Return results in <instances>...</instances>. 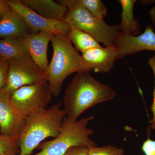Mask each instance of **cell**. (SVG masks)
Returning <instances> with one entry per match:
<instances>
[{
	"instance_id": "5",
	"label": "cell",
	"mask_w": 155,
	"mask_h": 155,
	"mask_svg": "<svg viewBox=\"0 0 155 155\" xmlns=\"http://www.w3.org/2000/svg\"><path fill=\"white\" fill-rule=\"evenodd\" d=\"M61 2L60 4L68 8L64 21L71 28L88 34L106 47L114 45L116 35L119 31L118 25H108L104 19L94 17L78 0Z\"/></svg>"
},
{
	"instance_id": "26",
	"label": "cell",
	"mask_w": 155,
	"mask_h": 155,
	"mask_svg": "<svg viewBox=\"0 0 155 155\" xmlns=\"http://www.w3.org/2000/svg\"><path fill=\"white\" fill-rule=\"evenodd\" d=\"M151 21L153 23V26L155 29V5L148 12Z\"/></svg>"
},
{
	"instance_id": "23",
	"label": "cell",
	"mask_w": 155,
	"mask_h": 155,
	"mask_svg": "<svg viewBox=\"0 0 155 155\" xmlns=\"http://www.w3.org/2000/svg\"><path fill=\"white\" fill-rule=\"evenodd\" d=\"M141 150L144 155H155V140L148 137L143 143Z\"/></svg>"
},
{
	"instance_id": "10",
	"label": "cell",
	"mask_w": 155,
	"mask_h": 155,
	"mask_svg": "<svg viewBox=\"0 0 155 155\" xmlns=\"http://www.w3.org/2000/svg\"><path fill=\"white\" fill-rule=\"evenodd\" d=\"M27 118L14 105L11 95L0 89V133L10 137H18Z\"/></svg>"
},
{
	"instance_id": "16",
	"label": "cell",
	"mask_w": 155,
	"mask_h": 155,
	"mask_svg": "<svg viewBox=\"0 0 155 155\" xmlns=\"http://www.w3.org/2000/svg\"><path fill=\"white\" fill-rule=\"evenodd\" d=\"M24 55L29 54L19 39L0 38V58L9 61Z\"/></svg>"
},
{
	"instance_id": "1",
	"label": "cell",
	"mask_w": 155,
	"mask_h": 155,
	"mask_svg": "<svg viewBox=\"0 0 155 155\" xmlns=\"http://www.w3.org/2000/svg\"><path fill=\"white\" fill-rule=\"evenodd\" d=\"M110 86L92 77L88 71L76 73L64 91L63 104L66 116L77 120L85 111L116 96Z\"/></svg>"
},
{
	"instance_id": "6",
	"label": "cell",
	"mask_w": 155,
	"mask_h": 155,
	"mask_svg": "<svg viewBox=\"0 0 155 155\" xmlns=\"http://www.w3.org/2000/svg\"><path fill=\"white\" fill-rule=\"evenodd\" d=\"M5 84L2 89L12 94L22 87L48 82L46 75L29 55H24L8 61Z\"/></svg>"
},
{
	"instance_id": "18",
	"label": "cell",
	"mask_w": 155,
	"mask_h": 155,
	"mask_svg": "<svg viewBox=\"0 0 155 155\" xmlns=\"http://www.w3.org/2000/svg\"><path fill=\"white\" fill-rule=\"evenodd\" d=\"M18 137H10L0 133V155H19Z\"/></svg>"
},
{
	"instance_id": "14",
	"label": "cell",
	"mask_w": 155,
	"mask_h": 155,
	"mask_svg": "<svg viewBox=\"0 0 155 155\" xmlns=\"http://www.w3.org/2000/svg\"><path fill=\"white\" fill-rule=\"evenodd\" d=\"M42 17L56 21H64L68 8L52 0H20Z\"/></svg>"
},
{
	"instance_id": "3",
	"label": "cell",
	"mask_w": 155,
	"mask_h": 155,
	"mask_svg": "<svg viewBox=\"0 0 155 155\" xmlns=\"http://www.w3.org/2000/svg\"><path fill=\"white\" fill-rule=\"evenodd\" d=\"M51 41L53 57L46 75L52 94L57 97L68 76L75 72L89 71L67 35L54 34Z\"/></svg>"
},
{
	"instance_id": "9",
	"label": "cell",
	"mask_w": 155,
	"mask_h": 155,
	"mask_svg": "<svg viewBox=\"0 0 155 155\" xmlns=\"http://www.w3.org/2000/svg\"><path fill=\"white\" fill-rule=\"evenodd\" d=\"M153 25H148L144 32L137 36L119 31L115 39L116 60L143 51H155V32Z\"/></svg>"
},
{
	"instance_id": "13",
	"label": "cell",
	"mask_w": 155,
	"mask_h": 155,
	"mask_svg": "<svg viewBox=\"0 0 155 155\" xmlns=\"http://www.w3.org/2000/svg\"><path fill=\"white\" fill-rule=\"evenodd\" d=\"M30 30L24 19L11 8L0 19V38L20 39Z\"/></svg>"
},
{
	"instance_id": "2",
	"label": "cell",
	"mask_w": 155,
	"mask_h": 155,
	"mask_svg": "<svg viewBox=\"0 0 155 155\" xmlns=\"http://www.w3.org/2000/svg\"><path fill=\"white\" fill-rule=\"evenodd\" d=\"M61 105V103H57L27 117L17 139L19 155H31L45 139L59 135L66 116Z\"/></svg>"
},
{
	"instance_id": "22",
	"label": "cell",
	"mask_w": 155,
	"mask_h": 155,
	"mask_svg": "<svg viewBox=\"0 0 155 155\" xmlns=\"http://www.w3.org/2000/svg\"><path fill=\"white\" fill-rule=\"evenodd\" d=\"M8 65V61L0 58V89L2 88L5 84Z\"/></svg>"
},
{
	"instance_id": "7",
	"label": "cell",
	"mask_w": 155,
	"mask_h": 155,
	"mask_svg": "<svg viewBox=\"0 0 155 155\" xmlns=\"http://www.w3.org/2000/svg\"><path fill=\"white\" fill-rule=\"evenodd\" d=\"M52 94L48 82L22 87L11 94V100L20 113L28 117L46 109Z\"/></svg>"
},
{
	"instance_id": "19",
	"label": "cell",
	"mask_w": 155,
	"mask_h": 155,
	"mask_svg": "<svg viewBox=\"0 0 155 155\" xmlns=\"http://www.w3.org/2000/svg\"><path fill=\"white\" fill-rule=\"evenodd\" d=\"M94 17L102 18L107 16V8L101 0H78Z\"/></svg>"
},
{
	"instance_id": "4",
	"label": "cell",
	"mask_w": 155,
	"mask_h": 155,
	"mask_svg": "<svg viewBox=\"0 0 155 155\" xmlns=\"http://www.w3.org/2000/svg\"><path fill=\"white\" fill-rule=\"evenodd\" d=\"M94 119L93 115L75 120L65 116L59 135L52 140L42 143L37 148L40 151L30 155H63L72 147H97L96 143L90 138L94 130L87 127L89 122Z\"/></svg>"
},
{
	"instance_id": "27",
	"label": "cell",
	"mask_w": 155,
	"mask_h": 155,
	"mask_svg": "<svg viewBox=\"0 0 155 155\" xmlns=\"http://www.w3.org/2000/svg\"><path fill=\"white\" fill-rule=\"evenodd\" d=\"M141 3L142 4H143V5H148V4H151L154 2L155 1H141Z\"/></svg>"
},
{
	"instance_id": "12",
	"label": "cell",
	"mask_w": 155,
	"mask_h": 155,
	"mask_svg": "<svg viewBox=\"0 0 155 155\" xmlns=\"http://www.w3.org/2000/svg\"><path fill=\"white\" fill-rule=\"evenodd\" d=\"M82 58L89 72L106 73L110 71L116 60L115 45L93 48L82 53Z\"/></svg>"
},
{
	"instance_id": "17",
	"label": "cell",
	"mask_w": 155,
	"mask_h": 155,
	"mask_svg": "<svg viewBox=\"0 0 155 155\" xmlns=\"http://www.w3.org/2000/svg\"><path fill=\"white\" fill-rule=\"evenodd\" d=\"M67 36L75 46V48L81 53L101 46L99 43L92 36L81 30L72 28Z\"/></svg>"
},
{
	"instance_id": "24",
	"label": "cell",
	"mask_w": 155,
	"mask_h": 155,
	"mask_svg": "<svg viewBox=\"0 0 155 155\" xmlns=\"http://www.w3.org/2000/svg\"><path fill=\"white\" fill-rule=\"evenodd\" d=\"M89 148L78 146L72 147L63 155H89Z\"/></svg>"
},
{
	"instance_id": "25",
	"label": "cell",
	"mask_w": 155,
	"mask_h": 155,
	"mask_svg": "<svg viewBox=\"0 0 155 155\" xmlns=\"http://www.w3.org/2000/svg\"><path fill=\"white\" fill-rule=\"evenodd\" d=\"M11 9L7 0H0V19L8 10Z\"/></svg>"
},
{
	"instance_id": "21",
	"label": "cell",
	"mask_w": 155,
	"mask_h": 155,
	"mask_svg": "<svg viewBox=\"0 0 155 155\" xmlns=\"http://www.w3.org/2000/svg\"><path fill=\"white\" fill-rule=\"evenodd\" d=\"M148 64L149 65L151 69L152 70L154 77L155 86L154 88L153 92V101L151 107V110L152 113V118L150 121V127L153 130H155V54L153 55L149 60L148 61Z\"/></svg>"
},
{
	"instance_id": "8",
	"label": "cell",
	"mask_w": 155,
	"mask_h": 155,
	"mask_svg": "<svg viewBox=\"0 0 155 155\" xmlns=\"http://www.w3.org/2000/svg\"><path fill=\"white\" fill-rule=\"evenodd\" d=\"M7 2L10 8L23 18L30 30L35 33L46 31L53 34L68 35L72 29L65 21L51 20L42 17L20 0H7Z\"/></svg>"
},
{
	"instance_id": "11",
	"label": "cell",
	"mask_w": 155,
	"mask_h": 155,
	"mask_svg": "<svg viewBox=\"0 0 155 155\" xmlns=\"http://www.w3.org/2000/svg\"><path fill=\"white\" fill-rule=\"evenodd\" d=\"M53 35L46 31H40L37 33L28 34L19 39L28 50L34 62L45 74L49 64L47 55L48 45L51 41Z\"/></svg>"
},
{
	"instance_id": "15",
	"label": "cell",
	"mask_w": 155,
	"mask_h": 155,
	"mask_svg": "<svg viewBox=\"0 0 155 155\" xmlns=\"http://www.w3.org/2000/svg\"><path fill=\"white\" fill-rule=\"evenodd\" d=\"M122 7L121 20L119 26V31L129 35L137 36L141 33L140 24L134 19L133 9L136 0H119Z\"/></svg>"
},
{
	"instance_id": "20",
	"label": "cell",
	"mask_w": 155,
	"mask_h": 155,
	"mask_svg": "<svg viewBox=\"0 0 155 155\" xmlns=\"http://www.w3.org/2000/svg\"><path fill=\"white\" fill-rule=\"evenodd\" d=\"M122 148L109 145L102 147H94L89 149V155H124Z\"/></svg>"
}]
</instances>
